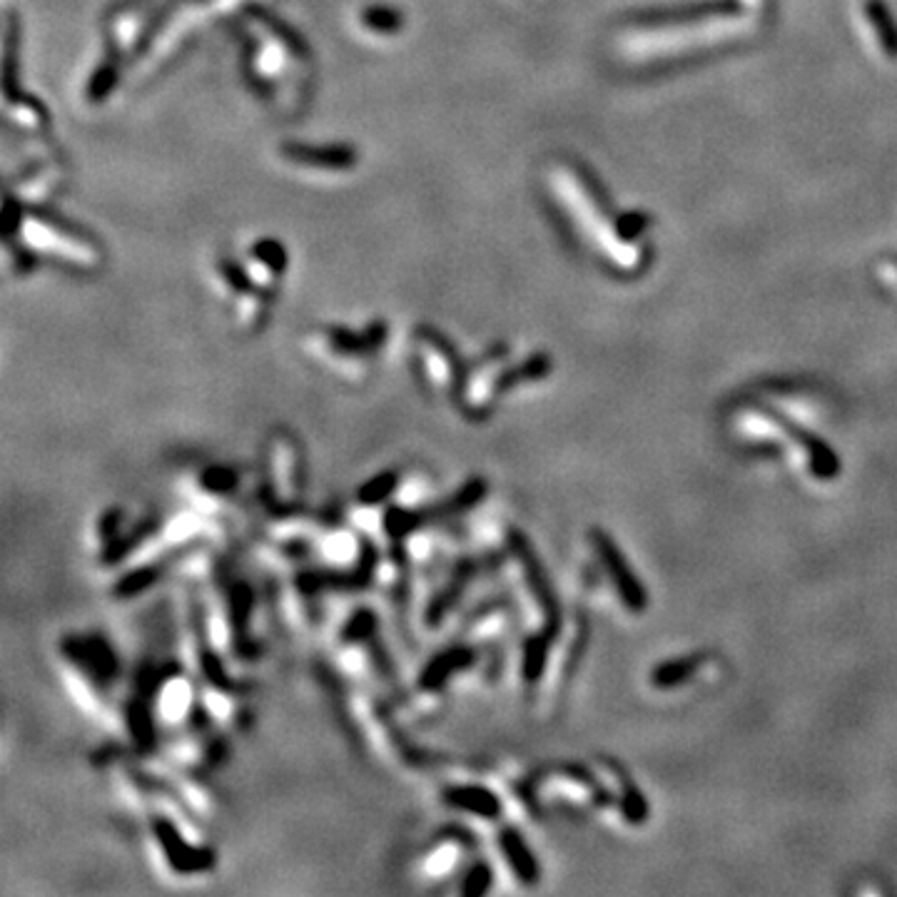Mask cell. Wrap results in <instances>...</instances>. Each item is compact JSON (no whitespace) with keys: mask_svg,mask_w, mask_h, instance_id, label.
Listing matches in <instances>:
<instances>
[{"mask_svg":"<svg viewBox=\"0 0 897 897\" xmlns=\"http://www.w3.org/2000/svg\"><path fill=\"white\" fill-rule=\"evenodd\" d=\"M18 245L35 260L58 262L80 272L98 270L103 265V252L93 237L48 215L25 212L18 222Z\"/></svg>","mask_w":897,"mask_h":897,"instance_id":"5","label":"cell"},{"mask_svg":"<svg viewBox=\"0 0 897 897\" xmlns=\"http://www.w3.org/2000/svg\"><path fill=\"white\" fill-rule=\"evenodd\" d=\"M444 805L449 808V813L454 815L461 823H469V820H496L504 810L501 798L491 788L481 783H471V780H459L449 778L447 785L442 788L439 795Z\"/></svg>","mask_w":897,"mask_h":897,"instance_id":"13","label":"cell"},{"mask_svg":"<svg viewBox=\"0 0 897 897\" xmlns=\"http://www.w3.org/2000/svg\"><path fill=\"white\" fill-rule=\"evenodd\" d=\"M250 0H177L170 13L162 18L148 38V50L143 53V68L155 73L162 65L170 63L177 50L185 48L195 33H202L215 23V18L230 15L245 8ZM140 68V65H138Z\"/></svg>","mask_w":897,"mask_h":897,"instance_id":"6","label":"cell"},{"mask_svg":"<svg viewBox=\"0 0 897 897\" xmlns=\"http://www.w3.org/2000/svg\"><path fill=\"white\" fill-rule=\"evenodd\" d=\"M703 658L688 656V658H676V661H666L661 666L653 668L651 683L656 688H676L681 683H686L693 673L701 668Z\"/></svg>","mask_w":897,"mask_h":897,"instance_id":"18","label":"cell"},{"mask_svg":"<svg viewBox=\"0 0 897 897\" xmlns=\"http://www.w3.org/2000/svg\"><path fill=\"white\" fill-rule=\"evenodd\" d=\"M277 160L299 180L337 182L359 170V150L347 143H285Z\"/></svg>","mask_w":897,"mask_h":897,"instance_id":"9","label":"cell"},{"mask_svg":"<svg viewBox=\"0 0 897 897\" xmlns=\"http://www.w3.org/2000/svg\"><path fill=\"white\" fill-rule=\"evenodd\" d=\"M58 666L65 691L88 716H113L115 696L123 693V668L105 636H63L58 643Z\"/></svg>","mask_w":897,"mask_h":897,"instance_id":"3","label":"cell"},{"mask_svg":"<svg viewBox=\"0 0 897 897\" xmlns=\"http://www.w3.org/2000/svg\"><path fill=\"white\" fill-rule=\"evenodd\" d=\"M262 494L272 511L297 516L304 494V461L302 447L292 434L277 432L267 439Z\"/></svg>","mask_w":897,"mask_h":897,"instance_id":"8","label":"cell"},{"mask_svg":"<svg viewBox=\"0 0 897 897\" xmlns=\"http://www.w3.org/2000/svg\"><path fill=\"white\" fill-rule=\"evenodd\" d=\"M407 30V15L399 5L384 3H362L349 13V33L357 38V43L382 48V45L397 43Z\"/></svg>","mask_w":897,"mask_h":897,"instance_id":"12","label":"cell"},{"mask_svg":"<svg viewBox=\"0 0 897 897\" xmlns=\"http://www.w3.org/2000/svg\"><path fill=\"white\" fill-rule=\"evenodd\" d=\"M63 180V170L55 165H38L30 167V170L20 172L18 182H15V195H18L20 205L28 207L35 202H43L50 192H55Z\"/></svg>","mask_w":897,"mask_h":897,"instance_id":"17","label":"cell"},{"mask_svg":"<svg viewBox=\"0 0 897 897\" xmlns=\"http://www.w3.org/2000/svg\"><path fill=\"white\" fill-rule=\"evenodd\" d=\"M591 544H594V549H596L598 559H601L603 569H606L608 579L613 581L616 591L621 594L623 606L633 613L646 611V606H648L646 589H643L641 581L636 579V574H633L631 566H628L626 556H623V551L613 544L611 536L603 534V531H591Z\"/></svg>","mask_w":897,"mask_h":897,"instance_id":"14","label":"cell"},{"mask_svg":"<svg viewBox=\"0 0 897 897\" xmlns=\"http://www.w3.org/2000/svg\"><path fill=\"white\" fill-rule=\"evenodd\" d=\"M471 848H474V833H471L469 825L459 823L454 828L442 830L417 855V860H414V875H417L419 883L427 885L456 883L466 870L464 860Z\"/></svg>","mask_w":897,"mask_h":897,"instance_id":"11","label":"cell"},{"mask_svg":"<svg viewBox=\"0 0 897 897\" xmlns=\"http://www.w3.org/2000/svg\"><path fill=\"white\" fill-rule=\"evenodd\" d=\"M242 38V75L262 105L277 115H297L309 103L314 63L292 28L267 13H247L237 25Z\"/></svg>","mask_w":897,"mask_h":897,"instance_id":"1","label":"cell"},{"mask_svg":"<svg viewBox=\"0 0 897 897\" xmlns=\"http://www.w3.org/2000/svg\"><path fill=\"white\" fill-rule=\"evenodd\" d=\"M237 489H240V474L232 466L207 464L192 471L190 496L202 511L222 509L225 504L235 501Z\"/></svg>","mask_w":897,"mask_h":897,"instance_id":"15","label":"cell"},{"mask_svg":"<svg viewBox=\"0 0 897 897\" xmlns=\"http://www.w3.org/2000/svg\"><path fill=\"white\" fill-rule=\"evenodd\" d=\"M150 33L148 5L140 0H125V3L115 5L103 23V45L98 53L90 55L80 73L78 98L93 108L108 103L123 78L125 65L140 63L143 58L140 43L148 40Z\"/></svg>","mask_w":897,"mask_h":897,"instance_id":"2","label":"cell"},{"mask_svg":"<svg viewBox=\"0 0 897 897\" xmlns=\"http://www.w3.org/2000/svg\"><path fill=\"white\" fill-rule=\"evenodd\" d=\"M412 367L414 377L429 397L456 404L461 384H464V369H461L459 352L449 342V337H444L434 327L414 329Z\"/></svg>","mask_w":897,"mask_h":897,"instance_id":"7","label":"cell"},{"mask_svg":"<svg viewBox=\"0 0 897 897\" xmlns=\"http://www.w3.org/2000/svg\"><path fill=\"white\" fill-rule=\"evenodd\" d=\"M621 810L631 825H643L648 820V803L641 790L623 775V793H621Z\"/></svg>","mask_w":897,"mask_h":897,"instance_id":"20","label":"cell"},{"mask_svg":"<svg viewBox=\"0 0 897 897\" xmlns=\"http://www.w3.org/2000/svg\"><path fill=\"white\" fill-rule=\"evenodd\" d=\"M499 853L504 858V863L509 865V870L514 873V878L519 880L524 888H534L541 880V868L536 863L534 853L526 845L524 835L514 828H504L499 833Z\"/></svg>","mask_w":897,"mask_h":897,"instance_id":"16","label":"cell"},{"mask_svg":"<svg viewBox=\"0 0 897 897\" xmlns=\"http://www.w3.org/2000/svg\"><path fill=\"white\" fill-rule=\"evenodd\" d=\"M389 329L382 319L352 327V324H317L302 337V349L324 372L344 382H364L387 347Z\"/></svg>","mask_w":897,"mask_h":897,"instance_id":"4","label":"cell"},{"mask_svg":"<svg viewBox=\"0 0 897 897\" xmlns=\"http://www.w3.org/2000/svg\"><path fill=\"white\" fill-rule=\"evenodd\" d=\"M230 255L242 275L250 280V285L277 304V297L282 295V285L287 280V270H290V255H287L285 245L275 237H250V240H242L235 250H230Z\"/></svg>","mask_w":897,"mask_h":897,"instance_id":"10","label":"cell"},{"mask_svg":"<svg viewBox=\"0 0 897 897\" xmlns=\"http://www.w3.org/2000/svg\"><path fill=\"white\" fill-rule=\"evenodd\" d=\"M494 888V868H491L486 860H476L474 865L461 873V878L456 880V890L461 895H484Z\"/></svg>","mask_w":897,"mask_h":897,"instance_id":"19","label":"cell"}]
</instances>
